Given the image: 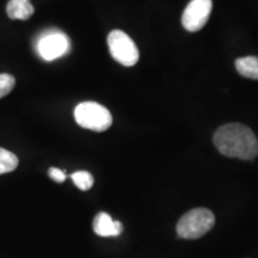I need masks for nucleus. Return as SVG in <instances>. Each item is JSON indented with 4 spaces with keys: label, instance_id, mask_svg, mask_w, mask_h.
Segmentation results:
<instances>
[{
    "label": "nucleus",
    "instance_id": "f257e3e1",
    "mask_svg": "<svg viewBox=\"0 0 258 258\" xmlns=\"http://www.w3.org/2000/svg\"><path fill=\"white\" fill-rule=\"evenodd\" d=\"M213 141L219 152L226 157L251 160L258 156L257 137L241 123H228L218 128Z\"/></svg>",
    "mask_w": 258,
    "mask_h": 258
},
{
    "label": "nucleus",
    "instance_id": "f03ea898",
    "mask_svg": "<svg viewBox=\"0 0 258 258\" xmlns=\"http://www.w3.org/2000/svg\"><path fill=\"white\" fill-rule=\"evenodd\" d=\"M215 224L214 214L207 208H195L179 219L177 233L184 239H198L212 230Z\"/></svg>",
    "mask_w": 258,
    "mask_h": 258
},
{
    "label": "nucleus",
    "instance_id": "7ed1b4c3",
    "mask_svg": "<svg viewBox=\"0 0 258 258\" xmlns=\"http://www.w3.org/2000/svg\"><path fill=\"white\" fill-rule=\"evenodd\" d=\"M74 118L80 127L93 132L108 131L112 124L110 111L96 102H83L77 105Z\"/></svg>",
    "mask_w": 258,
    "mask_h": 258
},
{
    "label": "nucleus",
    "instance_id": "20e7f679",
    "mask_svg": "<svg viewBox=\"0 0 258 258\" xmlns=\"http://www.w3.org/2000/svg\"><path fill=\"white\" fill-rule=\"evenodd\" d=\"M108 47L111 56L123 66L132 67L139 61V49L134 41L121 30H112L108 35Z\"/></svg>",
    "mask_w": 258,
    "mask_h": 258
},
{
    "label": "nucleus",
    "instance_id": "39448f33",
    "mask_svg": "<svg viewBox=\"0 0 258 258\" xmlns=\"http://www.w3.org/2000/svg\"><path fill=\"white\" fill-rule=\"evenodd\" d=\"M71 43L63 32L51 30L44 32L37 41V51L46 61H53L66 55L70 51Z\"/></svg>",
    "mask_w": 258,
    "mask_h": 258
},
{
    "label": "nucleus",
    "instance_id": "423d86ee",
    "mask_svg": "<svg viewBox=\"0 0 258 258\" xmlns=\"http://www.w3.org/2000/svg\"><path fill=\"white\" fill-rule=\"evenodd\" d=\"M212 9V0H191L183 12V28L189 32L200 31L207 24Z\"/></svg>",
    "mask_w": 258,
    "mask_h": 258
},
{
    "label": "nucleus",
    "instance_id": "0eeeda50",
    "mask_svg": "<svg viewBox=\"0 0 258 258\" xmlns=\"http://www.w3.org/2000/svg\"><path fill=\"white\" fill-rule=\"evenodd\" d=\"M93 231L99 237H118L123 231L120 221H114L108 213H98L93 220Z\"/></svg>",
    "mask_w": 258,
    "mask_h": 258
},
{
    "label": "nucleus",
    "instance_id": "6e6552de",
    "mask_svg": "<svg viewBox=\"0 0 258 258\" xmlns=\"http://www.w3.org/2000/svg\"><path fill=\"white\" fill-rule=\"evenodd\" d=\"M35 9L30 0H10L6 6V14L9 18L27 21L34 15Z\"/></svg>",
    "mask_w": 258,
    "mask_h": 258
},
{
    "label": "nucleus",
    "instance_id": "1a4fd4ad",
    "mask_svg": "<svg viewBox=\"0 0 258 258\" xmlns=\"http://www.w3.org/2000/svg\"><path fill=\"white\" fill-rule=\"evenodd\" d=\"M235 69L245 78L258 80V56H245L235 60Z\"/></svg>",
    "mask_w": 258,
    "mask_h": 258
},
{
    "label": "nucleus",
    "instance_id": "9d476101",
    "mask_svg": "<svg viewBox=\"0 0 258 258\" xmlns=\"http://www.w3.org/2000/svg\"><path fill=\"white\" fill-rule=\"evenodd\" d=\"M18 163V158L16 154L0 147V175L15 171L17 169Z\"/></svg>",
    "mask_w": 258,
    "mask_h": 258
},
{
    "label": "nucleus",
    "instance_id": "9b49d317",
    "mask_svg": "<svg viewBox=\"0 0 258 258\" xmlns=\"http://www.w3.org/2000/svg\"><path fill=\"white\" fill-rule=\"evenodd\" d=\"M71 178H72L74 184L78 186L80 190H84V191L91 189L93 182H95L92 175L88 171H77V172L72 173Z\"/></svg>",
    "mask_w": 258,
    "mask_h": 258
},
{
    "label": "nucleus",
    "instance_id": "f8f14e48",
    "mask_svg": "<svg viewBox=\"0 0 258 258\" xmlns=\"http://www.w3.org/2000/svg\"><path fill=\"white\" fill-rule=\"evenodd\" d=\"M16 85V79L11 74H0V98L8 96Z\"/></svg>",
    "mask_w": 258,
    "mask_h": 258
},
{
    "label": "nucleus",
    "instance_id": "ddd939ff",
    "mask_svg": "<svg viewBox=\"0 0 258 258\" xmlns=\"http://www.w3.org/2000/svg\"><path fill=\"white\" fill-rule=\"evenodd\" d=\"M48 175H49L51 179L55 180L57 183H62L66 179V173L62 170L56 169V167H50L49 171H48Z\"/></svg>",
    "mask_w": 258,
    "mask_h": 258
}]
</instances>
